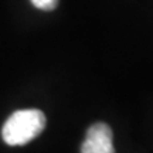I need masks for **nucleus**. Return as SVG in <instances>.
<instances>
[{"label": "nucleus", "instance_id": "f257e3e1", "mask_svg": "<svg viewBox=\"0 0 153 153\" xmlns=\"http://www.w3.org/2000/svg\"><path fill=\"white\" fill-rule=\"evenodd\" d=\"M45 115L40 109L16 111L1 128V137L9 146H23L31 142L45 128Z\"/></svg>", "mask_w": 153, "mask_h": 153}, {"label": "nucleus", "instance_id": "7ed1b4c3", "mask_svg": "<svg viewBox=\"0 0 153 153\" xmlns=\"http://www.w3.org/2000/svg\"><path fill=\"white\" fill-rule=\"evenodd\" d=\"M30 1L33 3L34 7H37L40 10L51 11L58 6V1H60V0H30Z\"/></svg>", "mask_w": 153, "mask_h": 153}, {"label": "nucleus", "instance_id": "f03ea898", "mask_svg": "<svg viewBox=\"0 0 153 153\" xmlns=\"http://www.w3.org/2000/svg\"><path fill=\"white\" fill-rule=\"evenodd\" d=\"M114 135L106 123H94L87 131L81 145V153H115Z\"/></svg>", "mask_w": 153, "mask_h": 153}]
</instances>
